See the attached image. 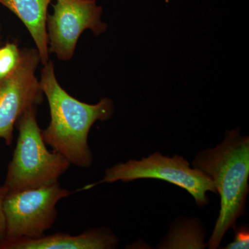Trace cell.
Returning a JSON list of instances; mask_svg holds the SVG:
<instances>
[{"label":"cell","mask_w":249,"mask_h":249,"mask_svg":"<svg viewBox=\"0 0 249 249\" xmlns=\"http://www.w3.org/2000/svg\"><path fill=\"white\" fill-rule=\"evenodd\" d=\"M40 85L50 109V123L42 130L46 144L70 164L89 168L93 163L92 152L88 144L90 129L96 121L112 117V100L103 98L96 104L91 105L73 98L59 84L52 62L44 65Z\"/></svg>","instance_id":"obj_1"},{"label":"cell","mask_w":249,"mask_h":249,"mask_svg":"<svg viewBox=\"0 0 249 249\" xmlns=\"http://www.w3.org/2000/svg\"><path fill=\"white\" fill-rule=\"evenodd\" d=\"M51 1L52 0H0V4L16 15L27 27L43 65L49 62L47 18Z\"/></svg>","instance_id":"obj_9"},{"label":"cell","mask_w":249,"mask_h":249,"mask_svg":"<svg viewBox=\"0 0 249 249\" xmlns=\"http://www.w3.org/2000/svg\"><path fill=\"white\" fill-rule=\"evenodd\" d=\"M119 240L107 227L89 229L80 235L52 234L38 238L4 240L0 249H113Z\"/></svg>","instance_id":"obj_8"},{"label":"cell","mask_w":249,"mask_h":249,"mask_svg":"<svg viewBox=\"0 0 249 249\" xmlns=\"http://www.w3.org/2000/svg\"><path fill=\"white\" fill-rule=\"evenodd\" d=\"M71 194L59 182L49 186L8 193L4 200L5 240L38 238L52 229L58 217V201Z\"/></svg>","instance_id":"obj_5"},{"label":"cell","mask_w":249,"mask_h":249,"mask_svg":"<svg viewBox=\"0 0 249 249\" xmlns=\"http://www.w3.org/2000/svg\"><path fill=\"white\" fill-rule=\"evenodd\" d=\"M40 62L37 49H24L14 71L0 79V139L6 145L14 140V126L21 116L43 101L40 80L36 75Z\"/></svg>","instance_id":"obj_6"},{"label":"cell","mask_w":249,"mask_h":249,"mask_svg":"<svg viewBox=\"0 0 249 249\" xmlns=\"http://www.w3.org/2000/svg\"><path fill=\"white\" fill-rule=\"evenodd\" d=\"M37 107L29 108L18 121L19 131L4 186L8 193L35 189L58 182L70 168V162L49 151L37 124Z\"/></svg>","instance_id":"obj_3"},{"label":"cell","mask_w":249,"mask_h":249,"mask_svg":"<svg viewBox=\"0 0 249 249\" xmlns=\"http://www.w3.org/2000/svg\"><path fill=\"white\" fill-rule=\"evenodd\" d=\"M193 168L204 172L213 181L221 207L208 247L217 249L223 237L245 213L249 191V137L240 129L227 131L224 140L214 147L196 154Z\"/></svg>","instance_id":"obj_2"},{"label":"cell","mask_w":249,"mask_h":249,"mask_svg":"<svg viewBox=\"0 0 249 249\" xmlns=\"http://www.w3.org/2000/svg\"><path fill=\"white\" fill-rule=\"evenodd\" d=\"M141 178H155L163 180L181 187L194 198L196 204L200 207L209 204L206 196L208 192L217 193L213 181L204 172L191 168L189 162L181 156L173 157L162 155L160 152L143 157L141 160H131L124 163H116L107 168L104 178L98 182L84 187L88 190L101 183L124 182Z\"/></svg>","instance_id":"obj_4"},{"label":"cell","mask_w":249,"mask_h":249,"mask_svg":"<svg viewBox=\"0 0 249 249\" xmlns=\"http://www.w3.org/2000/svg\"><path fill=\"white\" fill-rule=\"evenodd\" d=\"M249 248V232L247 227H242L236 230L233 242L227 246V249H243Z\"/></svg>","instance_id":"obj_12"},{"label":"cell","mask_w":249,"mask_h":249,"mask_svg":"<svg viewBox=\"0 0 249 249\" xmlns=\"http://www.w3.org/2000/svg\"><path fill=\"white\" fill-rule=\"evenodd\" d=\"M20 52L14 43H7L0 49V79L7 76L17 66Z\"/></svg>","instance_id":"obj_11"},{"label":"cell","mask_w":249,"mask_h":249,"mask_svg":"<svg viewBox=\"0 0 249 249\" xmlns=\"http://www.w3.org/2000/svg\"><path fill=\"white\" fill-rule=\"evenodd\" d=\"M7 193V188L4 185L0 186V245L6 239V225L4 211V200Z\"/></svg>","instance_id":"obj_13"},{"label":"cell","mask_w":249,"mask_h":249,"mask_svg":"<svg viewBox=\"0 0 249 249\" xmlns=\"http://www.w3.org/2000/svg\"><path fill=\"white\" fill-rule=\"evenodd\" d=\"M102 14V7L96 0H56L53 14L47 15L49 52L60 60H70L83 31L99 36L107 31Z\"/></svg>","instance_id":"obj_7"},{"label":"cell","mask_w":249,"mask_h":249,"mask_svg":"<svg viewBox=\"0 0 249 249\" xmlns=\"http://www.w3.org/2000/svg\"><path fill=\"white\" fill-rule=\"evenodd\" d=\"M205 233L197 219H187L174 225L160 249H204Z\"/></svg>","instance_id":"obj_10"}]
</instances>
